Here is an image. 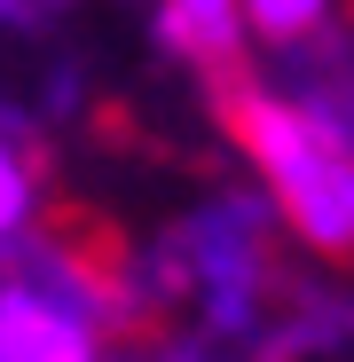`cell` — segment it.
I'll return each instance as SVG.
<instances>
[{
  "label": "cell",
  "instance_id": "1",
  "mask_svg": "<svg viewBox=\"0 0 354 362\" xmlns=\"http://www.w3.org/2000/svg\"><path fill=\"white\" fill-rule=\"evenodd\" d=\"M213 103H220L228 142L244 150V165L260 181V197L276 205L283 236L323 260H354V150L331 127H315L283 87H268L260 64L220 79Z\"/></svg>",
  "mask_w": 354,
  "mask_h": 362
},
{
  "label": "cell",
  "instance_id": "2",
  "mask_svg": "<svg viewBox=\"0 0 354 362\" xmlns=\"http://www.w3.org/2000/svg\"><path fill=\"white\" fill-rule=\"evenodd\" d=\"M134 331L118 252L71 228H40L0 260V362H110Z\"/></svg>",
  "mask_w": 354,
  "mask_h": 362
},
{
  "label": "cell",
  "instance_id": "3",
  "mask_svg": "<svg viewBox=\"0 0 354 362\" xmlns=\"http://www.w3.org/2000/svg\"><path fill=\"white\" fill-rule=\"evenodd\" d=\"M150 40L158 55L189 64L205 87L252 71V32H244V0H150Z\"/></svg>",
  "mask_w": 354,
  "mask_h": 362
},
{
  "label": "cell",
  "instance_id": "4",
  "mask_svg": "<svg viewBox=\"0 0 354 362\" xmlns=\"http://www.w3.org/2000/svg\"><path fill=\"white\" fill-rule=\"evenodd\" d=\"M47 228V150L32 134H0V260Z\"/></svg>",
  "mask_w": 354,
  "mask_h": 362
},
{
  "label": "cell",
  "instance_id": "5",
  "mask_svg": "<svg viewBox=\"0 0 354 362\" xmlns=\"http://www.w3.org/2000/svg\"><path fill=\"white\" fill-rule=\"evenodd\" d=\"M346 16V0H244V32L252 47H291V40H307L323 24Z\"/></svg>",
  "mask_w": 354,
  "mask_h": 362
},
{
  "label": "cell",
  "instance_id": "6",
  "mask_svg": "<svg viewBox=\"0 0 354 362\" xmlns=\"http://www.w3.org/2000/svg\"><path fill=\"white\" fill-rule=\"evenodd\" d=\"M110 362H228V354L205 346L197 331H165V339H150V346H118Z\"/></svg>",
  "mask_w": 354,
  "mask_h": 362
},
{
  "label": "cell",
  "instance_id": "7",
  "mask_svg": "<svg viewBox=\"0 0 354 362\" xmlns=\"http://www.w3.org/2000/svg\"><path fill=\"white\" fill-rule=\"evenodd\" d=\"M64 0H0V40H47Z\"/></svg>",
  "mask_w": 354,
  "mask_h": 362
},
{
  "label": "cell",
  "instance_id": "8",
  "mask_svg": "<svg viewBox=\"0 0 354 362\" xmlns=\"http://www.w3.org/2000/svg\"><path fill=\"white\" fill-rule=\"evenodd\" d=\"M0 134H32V142H40V110H32L24 95H8V87H0Z\"/></svg>",
  "mask_w": 354,
  "mask_h": 362
},
{
  "label": "cell",
  "instance_id": "9",
  "mask_svg": "<svg viewBox=\"0 0 354 362\" xmlns=\"http://www.w3.org/2000/svg\"><path fill=\"white\" fill-rule=\"evenodd\" d=\"M64 8H71V0H64Z\"/></svg>",
  "mask_w": 354,
  "mask_h": 362
}]
</instances>
